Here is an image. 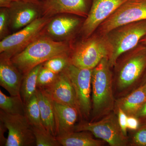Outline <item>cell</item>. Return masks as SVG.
I'll return each instance as SVG.
<instances>
[{
  "label": "cell",
  "mask_w": 146,
  "mask_h": 146,
  "mask_svg": "<svg viewBox=\"0 0 146 146\" xmlns=\"http://www.w3.org/2000/svg\"><path fill=\"white\" fill-rule=\"evenodd\" d=\"M146 20V0H127L100 25L99 33L106 35L119 27Z\"/></svg>",
  "instance_id": "9"
},
{
  "label": "cell",
  "mask_w": 146,
  "mask_h": 146,
  "mask_svg": "<svg viewBox=\"0 0 146 146\" xmlns=\"http://www.w3.org/2000/svg\"><path fill=\"white\" fill-rule=\"evenodd\" d=\"M132 141L133 145L146 146V127L136 130Z\"/></svg>",
  "instance_id": "28"
},
{
  "label": "cell",
  "mask_w": 146,
  "mask_h": 146,
  "mask_svg": "<svg viewBox=\"0 0 146 146\" xmlns=\"http://www.w3.org/2000/svg\"><path fill=\"white\" fill-rule=\"evenodd\" d=\"M117 109V113L119 121V124L122 131H123V134L125 136H127V115L125 114V112L119 108H115Z\"/></svg>",
  "instance_id": "29"
},
{
  "label": "cell",
  "mask_w": 146,
  "mask_h": 146,
  "mask_svg": "<svg viewBox=\"0 0 146 146\" xmlns=\"http://www.w3.org/2000/svg\"><path fill=\"white\" fill-rule=\"evenodd\" d=\"M54 104L57 122V136L74 131L75 124L79 116L78 109L72 106L54 102Z\"/></svg>",
  "instance_id": "17"
},
{
  "label": "cell",
  "mask_w": 146,
  "mask_h": 146,
  "mask_svg": "<svg viewBox=\"0 0 146 146\" xmlns=\"http://www.w3.org/2000/svg\"><path fill=\"white\" fill-rule=\"evenodd\" d=\"M0 108L7 114L25 115V104L21 95L7 96L0 90Z\"/></svg>",
  "instance_id": "22"
},
{
  "label": "cell",
  "mask_w": 146,
  "mask_h": 146,
  "mask_svg": "<svg viewBox=\"0 0 146 146\" xmlns=\"http://www.w3.org/2000/svg\"><path fill=\"white\" fill-rule=\"evenodd\" d=\"M37 146H61L56 137L53 136L44 126L32 127Z\"/></svg>",
  "instance_id": "24"
},
{
  "label": "cell",
  "mask_w": 146,
  "mask_h": 146,
  "mask_svg": "<svg viewBox=\"0 0 146 146\" xmlns=\"http://www.w3.org/2000/svg\"><path fill=\"white\" fill-rule=\"evenodd\" d=\"M92 0H44L42 4V14L44 17L69 13L86 18Z\"/></svg>",
  "instance_id": "12"
},
{
  "label": "cell",
  "mask_w": 146,
  "mask_h": 146,
  "mask_svg": "<svg viewBox=\"0 0 146 146\" xmlns=\"http://www.w3.org/2000/svg\"><path fill=\"white\" fill-rule=\"evenodd\" d=\"M50 21L48 17H39L21 30L4 37L0 42V53L11 58L42 35Z\"/></svg>",
  "instance_id": "7"
},
{
  "label": "cell",
  "mask_w": 146,
  "mask_h": 146,
  "mask_svg": "<svg viewBox=\"0 0 146 146\" xmlns=\"http://www.w3.org/2000/svg\"><path fill=\"white\" fill-rule=\"evenodd\" d=\"M7 129L5 127L3 123L0 121V145L5 146L7 139L4 136V133Z\"/></svg>",
  "instance_id": "31"
},
{
  "label": "cell",
  "mask_w": 146,
  "mask_h": 146,
  "mask_svg": "<svg viewBox=\"0 0 146 146\" xmlns=\"http://www.w3.org/2000/svg\"><path fill=\"white\" fill-rule=\"evenodd\" d=\"M146 127V119H145L143 120V121H140V126H139V128L140 129Z\"/></svg>",
  "instance_id": "35"
},
{
  "label": "cell",
  "mask_w": 146,
  "mask_h": 146,
  "mask_svg": "<svg viewBox=\"0 0 146 146\" xmlns=\"http://www.w3.org/2000/svg\"><path fill=\"white\" fill-rule=\"evenodd\" d=\"M88 131H73L56 137L60 145L63 146H102L105 141L94 138Z\"/></svg>",
  "instance_id": "20"
},
{
  "label": "cell",
  "mask_w": 146,
  "mask_h": 146,
  "mask_svg": "<svg viewBox=\"0 0 146 146\" xmlns=\"http://www.w3.org/2000/svg\"><path fill=\"white\" fill-rule=\"evenodd\" d=\"M42 88L54 102L72 106L78 110L74 86L65 70L58 74L52 83Z\"/></svg>",
  "instance_id": "13"
},
{
  "label": "cell",
  "mask_w": 146,
  "mask_h": 146,
  "mask_svg": "<svg viewBox=\"0 0 146 146\" xmlns=\"http://www.w3.org/2000/svg\"><path fill=\"white\" fill-rule=\"evenodd\" d=\"M15 1L16 0H0V7L1 8L9 9Z\"/></svg>",
  "instance_id": "32"
},
{
  "label": "cell",
  "mask_w": 146,
  "mask_h": 146,
  "mask_svg": "<svg viewBox=\"0 0 146 146\" xmlns=\"http://www.w3.org/2000/svg\"><path fill=\"white\" fill-rule=\"evenodd\" d=\"M18 1V0H16ZM18 1H22L25 2L30 3L36 5L40 6L42 5V3L40 2L39 0H18Z\"/></svg>",
  "instance_id": "33"
},
{
  "label": "cell",
  "mask_w": 146,
  "mask_h": 146,
  "mask_svg": "<svg viewBox=\"0 0 146 146\" xmlns=\"http://www.w3.org/2000/svg\"><path fill=\"white\" fill-rule=\"evenodd\" d=\"M57 75L42 65L37 76V87L44 88L48 86L54 81Z\"/></svg>",
  "instance_id": "26"
},
{
  "label": "cell",
  "mask_w": 146,
  "mask_h": 146,
  "mask_svg": "<svg viewBox=\"0 0 146 146\" xmlns=\"http://www.w3.org/2000/svg\"><path fill=\"white\" fill-rule=\"evenodd\" d=\"M92 70L81 69L70 64L64 70L70 78L74 89L79 116L82 119H91Z\"/></svg>",
  "instance_id": "8"
},
{
  "label": "cell",
  "mask_w": 146,
  "mask_h": 146,
  "mask_svg": "<svg viewBox=\"0 0 146 146\" xmlns=\"http://www.w3.org/2000/svg\"><path fill=\"white\" fill-rule=\"evenodd\" d=\"M106 35L111 46L108 62L112 68L122 55L137 46L145 36L146 20L121 26Z\"/></svg>",
  "instance_id": "5"
},
{
  "label": "cell",
  "mask_w": 146,
  "mask_h": 146,
  "mask_svg": "<svg viewBox=\"0 0 146 146\" xmlns=\"http://www.w3.org/2000/svg\"><path fill=\"white\" fill-rule=\"evenodd\" d=\"M122 55L114 66L115 88L121 93L140 82L146 70V46L140 44Z\"/></svg>",
  "instance_id": "3"
},
{
  "label": "cell",
  "mask_w": 146,
  "mask_h": 146,
  "mask_svg": "<svg viewBox=\"0 0 146 146\" xmlns=\"http://www.w3.org/2000/svg\"><path fill=\"white\" fill-rule=\"evenodd\" d=\"M143 86H144V88H145V90L146 91V83H145V84H144L143 85Z\"/></svg>",
  "instance_id": "37"
},
{
  "label": "cell",
  "mask_w": 146,
  "mask_h": 146,
  "mask_svg": "<svg viewBox=\"0 0 146 146\" xmlns=\"http://www.w3.org/2000/svg\"><path fill=\"white\" fill-rule=\"evenodd\" d=\"M0 121L8 129L5 146H30L36 143L32 128L25 115H11L0 110Z\"/></svg>",
  "instance_id": "10"
},
{
  "label": "cell",
  "mask_w": 146,
  "mask_h": 146,
  "mask_svg": "<svg viewBox=\"0 0 146 146\" xmlns=\"http://www.w3.org/2000/svg\"><path fill=\"white\" fill-rule=\"evenodd\" d=\"M140 44L146 46V35L141 39L140 41Z\"/></svg>",
  "instance_id": "36"
},
{
  "label": "cell",
  "mask_w": 146,
  "mask_h": 146,
  "mask_svg": "<svg viewBox=\"0 0 146 146\" xmlns=\"http://www.w3.org/2000/svg\"><path fill=\"white\" fill-rule=\"evenodd\" d=\"M10 25L8 9L2 8L0 11V37L2 39L7 36Z\"/></svg>",
  "instance_id": "27"
},
{
  "label": "cell",
  "mask_w": 146,
  "mask_h": 146,
  "mask_svg": "<svg viewBox=\"0 0 146 146\" xmlns=\"http://www.w3.org/2000/svg\"><path fill=\"white\" fill-rule=\"evenodd\" d=\"M25 115L32 127L44 126L36 94L25 104Z\"/></svg>",
  "instance_id": "23"
},
{
  "label": "cell",
  "mask_w": 146,
  "mask_h": 146,
  "mask_svg": "<svg viewBox=\"0 0 146 146\" xmlns=\"http://www.w3.org/2000/svg\"><path fill=\"white\" fill-rule=\"evenodd\" d=\"M71 50L67 42L42 35L11 58V60L25 76L37 65L52 58L69 55Z\"/></svg>",
  "instance_id": "1"
},
{
  "label": "cell",
  "mask_w": 146,
  "mask_h": 146,
  "mask_svg": "<svg viewBox=\"0 0 146 146\" xmlns=\"http://www.w3.org/2000/svg\"><path fill=\"white\" fill-rule=\"evenodd\" d=\"M74 131H89L111 146H125L128 144L127 136L120 127L118 116L112 112L98 121L81 122L75 125Z\"/></svg>",
  "instance_id": "6"
},
{
  "label": "cell",
  "mask_w": 146,
  "mask_h": 146,
  "mask_svg": "<svg viewBox=\"0 0 146 146\" xmlns=\"http://www.w3.org/2000/svg\"><path fill=\"white\" fill-rule=\"evenodd\" d=\"M36 95L44 126L53 136L57 137V122L55 109L52 100L44 89L37 87Z\"/></svg>",
  "instance_id": "16"
},
{
  "label": "cell",
  "mask_w": 146,
  "mask_h": 146,
  "mask_svg": "<svg viewBox=\"0 0 146 146\" xmlns=\"http://www.w3.org/2000/svg\"><path fill=\"white\" fill-rule=\"evenodd\" d=\"M140 126V122L138 118L134 116H128L127 119V128L130 130H138Z\"/></svg>",
  "instance_id": "30"
},
{
  "label": "cell",
  "mask_w": 146,
  "mask_h": 146,
  "mask_svg": "<svg viewBox=\"0 0 146 146\" xmlns=\"http://www.w3.org/2000/svg\"><path fill=\"white\" fill-rule=\"evenodd\" d=\"M24 76L12 62L11 58L1 54L0 85L8 91L11 96L20 95Z\"/></svg>",
  "instance_id": "14"
},
{
  "label": "cell",
  "mask_w": 146,
  "mask_h": 146,
  "mask_svg": "<svg viewBox=\"0 0 146 146\" xmlns=\"http://www.w3.org/2000/svg\"><path fill=\"white\" fill-rule=\"evenodd\" d=\"M43 64L36 66L24 76L21 84L20 95L24 104L36 94L37 76Z\"/></svg>",
  "instance_id": "21"
},
{
  "label": "cell",
  "mask_w": 146,
  "mask_h": 146,
  "mask_svg": "<svg viewBox=\"0 0 146 146\" xmlns=\"http://www.w3.org/2000/svg\"><path fill=\"white\" fill-rule=\"evenodd\" d=\"M78 18L61 16L51 20L46 29L53 39H64L70 36L80 23Z\"/></svg>",
  "instance_id": "18"
},
{
  "label": "cell",
  "mask_w": 146,
  "mask_h": 146,
  "mask_svg": "<svg viewBox=\"0 0 146 146\" xmlns=\"http://www.w3.org/2000/svg\"><path fill=\"white\" fill-rule=\"evenodd\" d=\"M39 6L18 0L14 1L8 9L11 26L15 29L23 28L39 18Z\"/></svg>",
  "instance_id": "15"
},
{
  "label": "cell",
  "mask_w": 146,
  "mask_h": 146,
  "mask_svg": "<svg viewBox=\"0 0 146 146\" xmlns=\"http://www.w3.org/2000/svg\"><path fill=\"white\" fill-rule=\"evenodd\" d=\"M111 52L107 35L93 34L71 50L70 64L81 69L93 70L103 58L108 59Z\"/></svg>",
  "instance_id": "4"
},
{
  "label": "cell",
  "mask_w": 146,
  "mask_h": 146,
  "mask_svg": "<svg viewBox=\"0 0 146 146\" xmlns=\"http://www.w3.org/2000/svg\"><path fill=\"white\" fill-rule=\"evenodd\" d=\"M145 83H146V70L140 81L139 86H142Z\"/></svg>",
  "instance_id": "34"
},
{
  "label": "cell",
  "mask_w": 146,
  "mask_h": 146,
  "mask_svg": "<svg viewBox=\"0 0 146 146\" xmlns=\"http://www.w3.org/2000/svg\"><path fill=\"white\" fill-rule=\"evenodd\" d=\"M108 58H104L92 70V111L90 121L102 119L112 112L115 102L112 75Z\"/></svg>",
  "instance_id": "2"
},
{
  "label": "cell",
  "mask_w": 146,
  "mask_h": 146,
  "mask_svg": "<svg viewBox=\"0 0 146 146\" xmlns=\"http://www.w3.org/2000/svg\"><path fill=\"white\" fill-rule=\"evenodd\" d=\"M70 64L69 55H63L52 58L43 63V66L55 74H58Z\"/></svg>",
  "instance_id": "25"
},
{
  "label": "cell",
  "mask_w": 146,
  "mask_h": 146,
  "mask_svg": "<svg viewBox=\"0 0 146 146\" xmlns=\"http://www.w3.org/2000/svg\"><path fill=\"white\" fill-rule=\"evenodd\" d=\"M127 0H92L89 13L81 28L84 38L91 36L97 29Z\"/></svg>",
  "instance_id": "11"
},
{
  "label": "cell",
  "mask_w": 146,
  "mask_h": 146,
  "mask_svg": "<svg viewBox=\"0 0 146 146\" xmlns=\"http://www.w3.org/2000/svg\"><path fill=\"white\" fill-rule=\"evenodd\" d=\"M146 102V91L144 86L142 85L127 96L115 102V107L122 110L127 116L136 117Z\"/></svg>",
  "instance_id": "19"
}]
</instances>
